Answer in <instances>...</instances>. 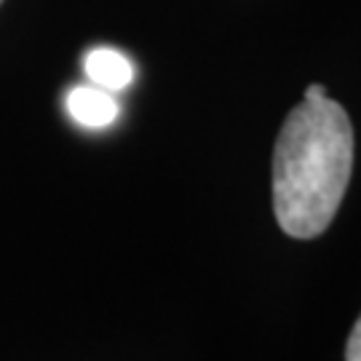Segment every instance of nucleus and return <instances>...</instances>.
<instances>
[{"label": "nucleus", "mask_w": 361, "mask_h": 361, "mask_svg": "<svg viewBox=\"0 0 361 361\" xmlns=\"http://www.w3.org/2000/svg\"><path fill=\"white\" fill-rule=\"evenodd\" d=\"M353 126L329 97L302 99L286 116L273 150V212L279 228L300 241L322 235L348 190Z\"/></svg>", "instance_id": "nucleus-1"}, {"label": "nucleus", "mask_w": 361, "mask_h": 361, "mask_svg": "<svg viewBox=\"0 0 361 361\" xmlns=\"http://www.w3.org/2000/svg\"><path fill=\"white\" fill-rule=\"evenodd\" d=\"M67 110L80 126L89 129H104L118 118V102L99 86H75L67 94Z\"/></svg>", "instance_id": "nucleus-2"}, {"label": "nucleus", "mask_w": 361, "mask_h": 361, "mask_svg": "<svg viewBox=\"0 0 361 361\" xmlns=\"http://www.w3.org/2000/svg\"><path fill=\"white\" fill-rule=\"evenodd\" d=\"M83 70L94 86L107 91L126 89L134 78V67L131 62L116 49H94L86 54L83 59Z\"/></svg>", "instance_id": "nucleus-3"}, {"label": "nucleus", "mask_w": 361, "mask_h": 361, "mask_svg": "<svg viewBox=\"0 0 361 361\" xmlns=\"http://www.w3.org/2000/svg\"><path fill=\"white\" fill-rule=\"evenodd\" d=\"M345 361H361V316L359 322L353 324L348 343H345Z\"/></svg>", "instance_id": "nucleus-4"}, {"label": "nucleus", "mask_w": 361, "mask_h": 361, "mask_svg": "<svg viewBox=\"0 0 361 361\" xmlns=\"http://www.w3.org/2000/svg\"><path fill=\"white\" fill-rule=\"evenodd\" d=\"M322 97H326V89H324L322 83H310V86H305V97H302V99H322Z\"/></svg>", "instance_id": "nucleus-5"}, {"label": "nucleus", "mask_w": 361, "mask_h": 361, "mask_svg": "<svg viewBox=\"0 0 361 361\" xmlns=\"http://www.w3.org/2000/svg\"><path fill=\"white\" fill-rule=\"evenodd\" d=\"M0 3H3V0H0Z\"/></svg>", "instance_id": "nucleus-6"}]
</instances>
